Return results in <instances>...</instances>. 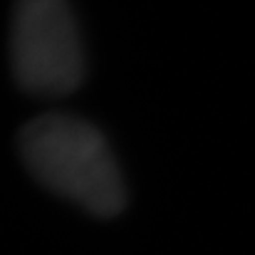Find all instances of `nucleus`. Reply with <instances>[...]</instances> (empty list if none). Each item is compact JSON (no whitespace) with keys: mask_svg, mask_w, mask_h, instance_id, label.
<instances>
[{"mask_svg":"<svg viewBox=\"0 0 255 255\" xmlns=\"http://www.w3.org/2000/svg\"><path fill=\"white\" fill-rule=\"evenodd\" d=\"M27 171L87 213L109 218L127 206V188L114 154L97 127L72 114H42L17 139Z\"/></svg>","mask_w":255,"mask_h":255,"instance_id":"1","label":"nucleus"},{"mask_svg":"<svg viewBox=\"0 0 255 255\" xmlns=\"http://www.w3.org/2000/svg\"><path fill=\"white\" fill-rule=\"evenodd\" d=\"M10 62L30 94H70L85 80L82 37L67 0H15Z\"/></svg>","mask_w":255,"mask_h":255,"instance_id":"2","label":"nucleus"}]
</instances>
